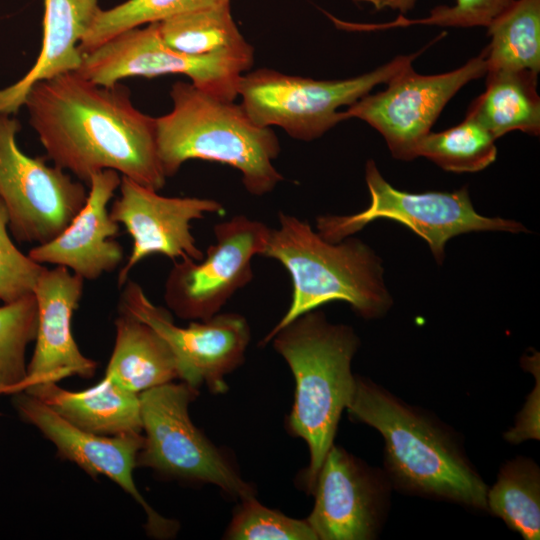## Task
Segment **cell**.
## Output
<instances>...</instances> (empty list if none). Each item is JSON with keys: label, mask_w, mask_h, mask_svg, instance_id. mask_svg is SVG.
<instances>
[{"label": "cell", "mask_w": 540, "mask_h": 540, "mask_svg": "<svg viewBox=\"0 0 540 540\" xmlns=\"http://www.w3.org/2000/svg\"><path fill=\"white\" fill-rule=\"evenodd\" d=\"M487 511L525 540L540 538V469L531 458L505 462L486 495Z\"/></svg>", "instance_id": "obj_24"}, {"label": "cell", "mask_w": 540, "mask_h": 540, "mask_svg": "<svg viewBox=\"0 0 540 540\" xmlns=\"http://www.w3.org/2000/svg\"><path fill=\"white\" fill-rule=\"evenodd\" d=\"M270 228L245 215L214 225L216 239L199 261H175L164 286V300L184 320L203 321L220 312L254 277L251 261L262 256Z\"/></svg>", "instance_id": "obj_11"}, {"label": "cell", "mask_w": 540, "mask_h": 540, "mask_svg": "<svg viewBox=\"0 0 540 540\" xmlns=\"http://www.w3.org/2000/svg\"><path fill=\"white\" fill-rule=\"evenodd\" d=\"M487 28L491 37L485 48L487 72H539L540 0H514Z\"/></svg>", "instance_id": "obj_23"}, {"label": "cell", "mask_w": 540, "mask_h": 540, "mask_svg": "<svg viewBox=\"0 0 540 540\" xmlns=\"http://www.w3.org/2000/svg\"><path fill=\"white\" fill-rule=\"evenodd\" d=\"M170 97L171 111L155 118L157 153L167 178L198 159L235 168L254 196L270 193L283 181L273 165L280 153L276 134L256 125L240 104L183 81L172 85Z\"/></svg>", "instance_id": "obj_4"}, {"label": "cell", "mask_w": 540, "mask_h": 540, "mask_svg": "<svg viewBox=\"0 0 540 540\" xmlns=\"http://www.w3.org/2000/svg\"><path fill=\"white\" fill-rule=\"evenodd\" d=\"M354 2L368 3L373 6L375 11H380L385 8L398 10L404 14L411 10L417 0H353Z\"/></svg>", "instance_id": "obj_33"}, {"label": "cell", "mask_w": 540, "mask_h": 540, "mask_svg": "<svg viewBox=\"0 0 540 540\" xmlns=\"http://www.w3.org/2000/svg\"><path fill=\"white\" fill-rule=\"evenodd\" d=\"M37 324L33 293L0 306V394L24 391L25 352L27 345L35 340Z\"/></svg>", "instance_id": "obj_27"}, {"label": "cell", "mask_w": 540, "mask_h": 540, "mask_svg": "<svg viewBox=\"0 0 540 540\" xmlns=\"http://www.w3.org/2000/svg\"><path fill=\"white\" fill-rule=\"evenodd\" d=\"M351 418L375 428L384 440V473L398 490L487 511L488 486L461 440L432 413L356 376Z\"/></svg>", "instance_id": "obj_2"}, {"label": "cell", "mask_w": 540, "mask_h": 540, "mask_svg": "<svg viewBox=\"0 0 540 540\" xmlns=\"http://www.w3.org/2000/svg\"><path fill=\"white\" fill-rule=\"evenodd\" d=\"M43 34L38 57L17 82L0 89V113L15 114L37 83L77 71L79 44L101 10L98 0H43Z\"/></svg>", "instance_id": "obj_19"}, {"label": "cell", "mask_w": 540, "mask_h": 540, "mask_svg": "<svg viewBox=\"0 0 540 540\" xmlns=\"http://www.w3.org/2000/svg\"><path fill=\"white\" fill-rule=\"evenodd\" d=\"M23 106L47 157L85 185L103 170L156 191L166 184L156 119L134 106L126 86L68 72L35 84Z\"/></svg>", "instance_id": "obj_1"}, {"label": "cell", "mask_w": 540, "mask_h": 540, "mask_svg": "<svg viewBox=\"0 0 540 540\" xmlns=\"http://www.w3.org/2000/svg\"><path fill=\"white\" fill-rule=\"evenodd\" d=\"M120 194L109 211L131 236V253L117 278L119 288L132 269L151 255L173 260L199 261L204 253L197 246L191 223L205 214L221 213L223 205L209 198L167 197L125 176H121Z\"/></svg>", "instance_id": "obj_15"}, {"label": "cell", "mask_w": 540, "mask_h": 540, "mask_svg": "<svg viewBox=\"0 0 540 540\" xmlns=\"http://www.w3.org/2000/svg\"><path fill=\"white\" fill-rule=\"evenodd\" d=\"M254 61V49L189 55L168 46L157 22L123 31L83 54L76 71L91 82L112 86L131 77L182 74L197 88L234 101L239 78Z\"/></svg>", "instance_id": "obj_9"}, {"label": "cell", "mask_w": 540, "mask_h": 540, "mask_svg": "<svg viewBox=\"0 0 540 540\" xmlns=\"http://www.w3.org/2000/svg\"><path fill=\"white\" fill-rule=\"evenodd\" d=\"M514 0H455L452 6H437L427 17L407 19L400 15L392 22L382 24H351L356 30H384L410 25H439L443 27H475L488 25Z\"/></svg>", "instance_id": "obj_30"}, {"label": "cell", "mask_w": 540, "mask_h": 540, "mask_svg": "<svg viewBox=\"0 0 540 540\" xmlns=\"http://www.w3.org/2000/svg\"><path fill=\"white\" fill-rule=\"evenodd\" d=\"M532 365L526 359L527 367L532 368L535 375V386L528 395L523 409L517 415L515 426L504 434V438L510 443H520L529 439L539 440V408H540V380L538 356L530 358Z\"/></svg>", "instance_id": "obj_32"}, {"label": "cell", "mask_w": 540, "mask_h": 540, "mask_svg": "<svg viewBox=\"0 0 540 540\" xmlns=\"http://www.w3.org/2000/svg\"><path fill=\"white\" fill-rule=\"evenodd\" d=\"M9 216L0 198V301L14 302L28 294L46 268L22 253L9 235Z\"/></svg>", "instance_id": "obj_31"}, {"label": "cell", "mask_w": 540, "mask_h": 540, "mask_svg": "<svg viewBox=\"0 0 540 540\" xmlns=\"http://www.w3.org/2000/svg\"><path fill=\"white\" fill-rule=\"evenodd\" d=\"M84 281L63 266L45 268L38 277L33 288L38 310L36 344L27 365L25 389L71 376L89 379L95 374L96 362L80 351L71 330Z\"/></svg>", "instance_id": "obj_17"}, {"label": "cell", "mask_w": 540, "mask_h": 540, "mask_svg": "<svg viewBox=\"0 0 540 540\" xmlns=\"http://www.w3.org/2000/svg\"><path fill=\"white\" fill-rule=\"evenodd\" d=\"M420 53L398 56L371 72L342 80H315L260 68L241 75L237 94L256 125L278 126L296 140L312 141L344 120L338 108L387 83Z\"/></svg>", "instance_id": "obj_7"}, {"label": "cell", "mask_w": 540, "mask_h": 540, "mask_svg": "<svg viewBox=\"0 0 540 540\" xmlns=\"http://www.w3.org/2000/svg\"><path fill=\"white\" fill-rule=\"evenodd\" d=\"M279 226L270 228L263 257L288 271L292 297L288 310L267 334L298 316L332 301H344L364 319L383 316L392 305L380 258L361 240L323 239L310 224L279 212Z\"/></svg>", "instance_id": "obj_5"}, {"label": "cell", "mask_w": 540, "mask_h": 540, "mask_svg": "<svg viewBox=\"0 0 540 540\" xmlns=\"http://www.w3.org/2000/svg\"><path fill=\"white\" fill-rule=\"evenodd\" d=\"M225 531L230 540H317L306 519L288 517L262 505L255 496L240 500Z\"/></svg>", "instance_id": "obj_29"}, {"label": "cell", "mask_w": 540, "mask_h": 540, "mask_svg": "<svg viewBox=\"0 0 540 540\" xmlns=\"http://www.w3.org/2000/svg\"><path fill=\"white\" fill-rule=\"evenodd\" d=\"M487 72L486 49L452 71L421 75L411 65L390 79L387 88L365 95L342 111L344 120L358 118L375 128L385 139L394 158L417 157L421 139L430 132L448 101L471 80Z\"/></svg>", "instance_id": "obj_13"}, {"label": "cell", "mask_w": 540, "mask_h": 540, "mask_svg": "<svg viewBox=\"0 0 540 540\" xmlns=\"http://www.w3.org/2000/svg\"><path fill=\"white\" fill-rule=\"evenodd\" d=\"M14 404L20 417L52 442L61 457L77 464L92 477H108L133 497L144 509L149 536L167 539L176 535L179 524L157 513L134 482L133 470L143 445L142 432L103 436L83 431L26 392H18Z\"/></svg>", "instance_id": "obj_16"}, {"label": "cell", "mask_w": 540, "mask_h": 540, "mask_svg": "<svg viewBox=\"0 0 540 540\" xmlns=\"http://www.w3.org/2000/svg\"><path fill=\"white\" fill-rule=\"evenodd\" d=\"M365 179L371 196L370 205L352 215L318 216L316 229L323 239L339 242L370 222L387 218L404 224L421 236L428 243L435 260L442 263L445 245L454 236L477 231H526L517 221L477 213L467 188L453 192H404L382 177L373 160L366 164Z\"/></svg>", "instance_id": "obj_8"}, {"label": "cell", "mask_w": 540, "mask_h": 540, "mask_svg": "<svg viewBox=\"0 0 540 540\" xmlns=\"http://www.w3.org/2000/svg\"><path fill=\"white\" fill-rule=\"evenodd\" d=\"M119 309L153 327L168 343L176 360L178 378L198 389L206 385L211 393H225V376L245 360L250 326L238 313H217L203 321L180 327L171 314L155 305L141 285L127 280L122 286Z\"/></svg>", "instance_id": "obj_12"}, {"label": "cell", "mask_w": 540, "mask_h": 540, "mask_svg": "<svg viewBox=\"0 0 540 540\" xmlns=\"http://www.w3.org/2000/svg\"><path fill=\"white\" fill-rule=\"evenodd\" d=\"M21 129L11 114L0 113V198L8 228L18 242L46 243L57 237L83 207L85 184L45 157H31L17 144Z\"/></svg>", "instance_id": "obj_10"}, {"label": "cell", "mask_w": 540, "mask_h": 540, "mask_svg": "<svg viewBox=\"0 0 540 540\" xmlns=\"http://www.w3.org/2000/svg\"><path fill=\"white\" fill-rule=\"evenodd\" d=\"M270 341L295 379L294 404L286 427L307 443L310 461L302 484L311 493L334 444L341 414L354 395L356 376L351 363L360 341L352 327L333 324L316 309L266 335L260 344Z\"/></svg>", "instance_id": "obj_3"}, {"label": "cell", "mask_w": 540, "mask_h": 540, "mask_svg": "<svg viewBox=\"0 0 540 540\" xmlns=\"http://www.w3.org/2000/svg\"><path fill=\"white\" fill-rule=\"evenodd\" d=\"M115 334L104 376L136 394L178 378L170 346L149 324L119 309Z\"/></svg>", "instance_id": "obj_21"}, {"label": "cell", "mask_w": 540, "mask_h": 540, "mask_svg": "<svg viewBox=\"0 0 540 540\" xmlns=\"http://www.w3.org/2000/svg\"><path fill=\"white\" fill-rule=\"evenodd\" d=\"M537 74L529 70L487 72L486 89L472 102L466 116L495 139L513 130L539 135Z\"/></svg>", "instance_id": "obj_22"}, {"label": "cell", "mask_w": 540, "mask_h": 540, "mask_svg": "<svg viewBox=\"0 0 540 540\" xmlns=\"http://www.w3.org/2000/svg\"><path fill=\"white\" fill-rule=\"evenodd\" d=\"M157 26L168 46L189 55L253 49L237 27L230 3L180 13L157 22Z\"/></svg>", "instance_id": "obj_25"}, {"label": "cell", "mask_w": 540, "mask_h": 540, "mask_svg": "<svg viewBox=\"0 0 540 540\" xmlns=\"http://www.w3.org/2000/svg\"><path fill=\"white\" fill-rule=\"evenodd\" d=\"M495 140L483 126L466 116L457 126L425 135L416 155L428 158L446 171L477 172L495 161Z\"/></svg>", "instance_id": "obj_26"}, {"label": "cell", "mask_w": 540, "mask_h": 540, "mask_svg": "<svg viewBox=\"0 0 540 540\" xmlns=\"http://www.w3.org/2000/svg\"><path fill=\"white\" fill-rule=\"evenodd\" d=\"M121 175L114 170L94 174L85 204L54 239L31 248L35 262L63 266L84 280H96L113 272L122 262L123 249L114 237L120 226L108 204L119 188Z\"/></svg>", "instance_id": "obj_18"}, {"label": "cell", "mask_w": 540, "mask_h": 540, "mask_svg": "<svg viewBox=\"0 0 540 540\" xmlns=\"http://www.w3.org/2000/svg\"><path fill=\"white\" fill-rule=\"evenodd\" d=\"M56 383H36L24 391L83 431L103 436L142 432L139 394L106 376L82 391L66 390Z\"/></svg>", "instance_id": "obj_20"}, {"label": "cell", "mask_w": 540, "mask_h": 540, "mask_svg": "<svg viewBox=\"0 0 540 540\" xmlns=\"http://www.w3.org/2000/svg\"><path fill=\"white\" fill-rule=\"evenodd\" d=\"M199 390L185 382L165 383L139 394L143 445L137 467L188 483H209L233 499L255 496L231 458L191 421L188 408Z\"/></svg>", "instance_id": "obj_6"}, {"label": "cell", "mask_w": 540, "mask_h": 540, "mask_svg": "<svg viewBox=\"0 0 540 540\" xmlns=\"http://www.w3.org/2000/svg\"><path fill=\"white\" fill-rule=\"evenodd\" d=\"M391 487L384 471L333 444L311 491L315 504L306 520L321 540L375 539L388 512Z\"/></svg>", "instance_id": "obj_14"}, {"label": "cell", "mask_w": 540, "mask_h": 540, "mask_svg": "<svg viewBox=\"0 0 540 540\" xmlns=\"http://www.w3.org/2000/svg\"><path fill=\"white\" fill-rule=\"evenodd\" d=\"M223 3H231V0H126L99 11L81 40L79 50L84 54L123 31Z\"/></svg>", "instance_id": "obj_28"}]
</instances>
